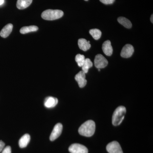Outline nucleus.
Segmentation results:
<instances>
[{"instance_id":"1","label":"nucleus","mask_w":153,"mask_h":153,"mask_svg":"<svg viewBox=\"0 0 153 153\" xmlns=\"http://www.w3.org/2000/svg\"><path fill=\"white\" fill-rule=\"evenodd\" d=\"M95 130V123L93 120L85 122L80 126L78 129L79 133L83 136L90 137L94 134Z\"/></svg>"},{"instance_id":"2","label":"nucleus","mask_w":153,"mask_h":153,"mask_svg":"<svg viewBox=\"0 0 153 153\" xmlns=\"http://www.w3.org/2000/svg\"><path fill=\"white\" fill-rule=\"evenodd\" d=\"M126 108L123 106H120L116 109L112 116V122L114 126L120 125L123 121L126 113Z\"/></svg>"},{"instance_id":"3","label":"nucleus","mask_w":153,"mask_h":153,"mask_svg":"<svg viewBox=\"0 0 153 153\" xmlns=\"http://www.w3.org/2000/svg\"><path fill=\"white\" fill-rule=\"evenodd\" d=\"M63 11L58 10H47L41 14V17L44 20L53 21L60 19L63 16Z\"/></svg>"},{"instance_id":"4","label":"nucleus","mask_w":153,"mask_h":153,"mask_svg":"<svg viewBox=\"0 0 153 153\" xmlns=\"http://www.w3.org/2000/svg\"><path fill=\"white\" fill-rule=\"evenodd\" d=\"M94 63V66L97 68L100 69L106 67L108 64V62L103 55L98 54L95 56Z\"/></svg>"},{"instance_id":"5","label":"nucleus","mask_w":153,"mask_h":153,"mask_svg":"<svg viewBox=\"0 0 153 153\" xmlns=\"http://www.w3.org/2000/svg\"><path fill=\"white\" fill-rule=\"evenodd\" d=\"M68 151L71 153H88V150L86 147L78 143L71 145L68 148Z\"/></svg>"},{"instance_id":"6","label":"nucleus","mask_w":153,"mask_h":153,"mask_svg":"<svg viewBox=\"0 0 153 153\" xmlns=\"http://www.w3.org/2000/svg\"><path fill=\"white\" fill-rule=\"evenodd\" d=\"M106 150L109 153H123L120 145L117 141L108 143L107 146Z\"/></svg>"},{"instance_id":"7","label":"nucleus","mask_w":153,"mask_h":153,"mask_svg":"<svg viewBox=\"0 0 153 153\" xmlns=\"http://www.w3.org/2000/svg\"><path fill=\"white\" fill-rule=\"evenodd\" d=\"M63 130V126L61 123H57L56 125H55L52 131V133L50 136V140L52 141L55 140L57 139L62 133Z\"/></svg>"},{"instance_id":"8","label":"nucleus","mask_w":153,"mask_h":153,"mask_svg":"<svg viewBox=\"0 0 153 153\" xmlns=\"http://www.w3.org/2000/svg\"><path fill=\"white\" fill-rule=\"evenodd\" d=\"M134 52V47L131 44H126L122 49L120 55L124 58H129L131 57Z\"/></svg>"},{"instance_id":"9","label":"nucleus","mask_w":153,"mask_h":153,"mask_svg":"<svg viewBox=\"0 0 153 153\" xmlns=\"http://www.w3.org/2000/svg\"><path fill=\"white\" fill-rule=\"evenodd\" d=\"M75 79L80 88L84 87L87 83V80L85 79V74L82 71H79L75 75Z\"/></svg>"},{"instance_id":"10","label":"nucleus","mask_w":153,"mask_h":153,"mask_svg":"<svg viewBox=\"0 0 153 153\" xmlns=\"http://www.w3.org/2000/svg\"><path fill=\"white\" fill-rule=\"evenodd\" d=\"M58 103V100L55 97H49L45 99L44 105L47 108H52L57 105Z\"/></svg>"},{"instance_id":"11","label":"nucleus","mask_w":153,"mask_h":153,"mask_svg":"<svg viewBox=\"0 0 153 153\" xmlns=\"http://www.w3.org/2000/svg\"><path fill=\"white\" fill-rule=\"evenodd\" d=\"M102 51L105 55L110 56L112 55L113 48L111 46V43L109 40L104 42L102 46Z\"/></svg>"},{"instance_id":"12","label":"nucleus","mask_w":153,"mask_h":153,"mask_svg":"<svg viewBox=\"0 0 153 153\" xmlns=\"http://www.w3.org/2000/svg\"><path fill=\"white\" fill-rule=\"evenodd\" d=\"M13 29V25L9 24L6 25L1 30L0 32V36L3 38H6L9 36L12 32Z\"/></svg>"},{"instance_id":"13","label":"nucleus","mask_w":153,"mask_h":153,"mask_svg":"<svg viewBox=\"0 0 153 153\" xmlns=\"http://www.w3.org/2000/svg\"><path fill=\"white\" fill-rule=\"evenodd\" d=\"M33 0H18L17 7L19 10H24L27 8L32 4Z\"/></svg>"},{"instance_id":"14","label":"nucleus","mask_w":153,"mask_h":153,"mask_svg":"<svg viewBox=\"0 0 153 153\" xmlns=\"http://www.w3.org/2000/svg\"><path fill=\"white\" fill-rule=\"evenodd\" d=\"M30 140V136L29 134H25L21 138L19 141V146L21 148L26 147Z\"/></svg>"},{"instance_id":"15","label":"nucleus","mask_w":153,"mask_h":153,"mask_svg":"<svg viewBox=\"0 0 153 153\" xmlns=\"http://www.w3.org/2000/svg\"><path fill=\"white\" fill-rule=\"evenodd\" d=\"M78 45L79 49L84 51H87L91 47V44L88 42V41L83 38L78 40Z\"/></svg>"},{"instance_id":"16","label":"nucleus","mask_w":153,"mask_h":153,"mask_svg":"<svg viewBox=\"0 0 153 153\" xmlns=\"http://www.w3.org/2000/svg\"><path fill=\"white\" fill-rule=\"evenodd\" d=\"M38 30V27L37 26H30L23 27L21 28L20 32L22 34H25L31 32H36Z\"/></svg>"},{"instance_id":"17","label":"nucleus","mask_w":153,"mask_h":153,"mask_svg":"<svg viewBox=\"0 0 153 153\" xmlns=\"http://www.w3.org/2000/svg\"><path fill=\"white\" fill-rule=\"evenodd\" d=\"M118 22L120 23L121 25L125 27L126 28L128 29H130L132 27V24L131 22L128 19L124 17H119L117 19Z\"/></svg>"},{"instance_id":"18","label":"nucleus","mask_w":153,"mask_h":153,"mask_svg":"<svg viewBox=\"0 0 153 153\" xmlns=\"http://www.w3.org/2000/svg\"><path fill=\"white\" fill-rule=\"evenodd\" d=\"M93 66V63L89 58L85 59L84 63L82 66V71L86 74L88 72V69Z\"/></svg>"},{"instance_id":"19","label":"nucleus","mask_w":153,"mask_h":153,"mask_svg":"<svg viewBox=\"0 0 153 153\" xmlns=\"http://www.w3.org/2000/svg\"><path fill=\"white\" fill-rule=\"evenodd\" d=\"M89 33L92 36L94 39L96 40H99L101 36V32L98 29H94L91 30L89 31Z\"/></svg>"},{"instance_id":"20","label":"nucleus","mask_w":153,"mask_h":153,"mask_svg":"<svg viewBox=\"0 0 153 153\" xmlns=\"http://www.w3.org/2000/svg\"><path fill=\"white\" fill-rule=\"evenodd\" d=\"M85 59V56L80 54H77L75 57V60L79 67H82Z\"/></svg>"},{"instance_id":"21","label":"nucleus","mask_w":153,"mask_h":153,"mask_svg":"<svg viewBox=\"0 0 153 153\" xmlns=\"http://www.w3.org/2000/svg\"><path fill=\"white\" fill-rule=\"evenodd\" d=\"M11 148L10 146H7L3 149L1 153H11Z\"/></svg>"},{"instance_id":"22","label":"nucleus","mask_w":153,"mask_h":153,"mask_svg":"<svg viewBox=\"0 0 153 153\" xmlns=\"http://www.w3.org/2000/svg\"><path fill=\"white\" fill-rule=\"evenodd\" d=\"M101 2L105 4H111L114 2L115 0H100Z\"/></svg>"},{"instance_id":"23","label":"nucleus","mask_w":153,"mask_h":153,"mask_svg":"<svg viewBox=\"0 0 153 153\" xmlns=\"http://www.w3.org/2000/svg\"><path fill=\"white\" fill-rule=\"evenodd\" d=\"M4 143L2 141L0 140V153L2 151L3 149L4 148L5 146Z\"/></svg>"},{"instance_id":"24","label":"nucleus","mask_w":153,"mask_h":153,"mask_svg":"<svg viewBox=\"0 0 153 153\" xmlns=\"http://www.w3.org/2000/svg\"><path fill=\"white\" fill-rule=\"evenodd\" d=\"M4 0H0V6L2 5L4 3Z\"/></svg>"},{"instance_id":"25","label":"nucleus","mask_w":153,"mask_h":153,"mask_svg":"<svg viewBox=\"0 0 153 153\" xmlns=\"http://www.w3.org/2000/svg\"><path fill=\"white\" fill-rule=\"evenodd\" d=\"M153 15H152V16H151V22H152V23H153Z\"/></svg>"},{"instance_id":"26","label":"nucleus","mask_w":153,"mask_h":153,"mask_svg":"<svg viewBox=\"0 0 153 153\" xmlns=\"http://www.w3.org/2000/svg\"><path fill=\"white\" fill-rule=\"evenodd\" d=\"M88 43H89V44H90V41H88Z\"/></svg>"},{"instance_id":"27","label":"nucleus","mask_w":153,"mask_h":153,"mask_svg":"<svg viewBox=\"0 0 153 153\" xmlns=\"http://www.w3.org/2000/svg\"><path fill=\"white\" fill-rule=\"evenodd\" d=\"M100 69H99V68H98V71H100Z\"/></svg>"},{"instance_id":"28","label":"nucleus","mask_w":153,"mask_h":153,"mask_svg":"<svg viewBox=\"0 0 153 153\" xmlns=\"http://www.w3.org/2000/svg\"><path fill=\"white\" fill-rule=\"evenodd\" d=\"M85 1H88V0H85Z\"/></svg>"}]
</instances>
